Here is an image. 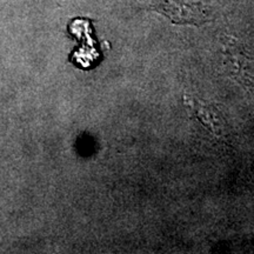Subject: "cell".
Wrapping results in <instances>:
<instances>
[{"mask_svg": "<svg viewBox=\"0 0 254 254\" xmlns=\"http://www.w3.org/2000/svg\"><path fill=\"white\" fill-rule=\"evenodd\" d=\"M153 8L178 24H201L207 19V8L196 0H155Z\"/></svg>", "mask_w": 254, "mask_h": 254, "instance_id": "6da1fadb", "label": "cell"}]
</instances>
